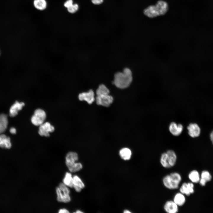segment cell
I'll return each instance as SVG.
<instances>
[{
  "label": "cell",
  "mask_w": 213,
  "mask_h": 213,
  "mask_svg": "<svg viewBox=\"0 0 213 213\" xmlns=\"http://www.w3.org/2000/svg\"><path fill=\"white\" fill-rule=\"evenodd\" d=\"M78 9V6L77 4H72L67 8L68 12L70 13H73L76 12Z\"/></svg>",
  "instance_id": "27"
},
{
  "label": "cell",
  "mask_w": 213,
  "mask_h": 213,
  "mask_svg": "<svg viewBox=\"0 0 213 213\" xmlns=\"http://www.w3.org/2000/svg\"><path fill=\"white\" fill-rule=\"evenodd\" d=\"M96 100V103L98 105L108 107L112 103L113 99L112 96L108 94L97 96Z\"/></svg>",
  "instance_id": "8"
},
{
  "label": "cell",
  "mask_w": 213,
  "mask_h": 213,
  "mask_svg": "<svg viewBox=\"0 0 213 213\" xmlns=\"http://www.w3.org/2000/svg\"><path fill=\"white\" fill-rule=\"evenodd\" d=\"M9 131L10 133L13 134H15L16 132V129L13 127L11 128L10 129Z\"/></svg>",
  "instance_id": "31"
},
{
  "label": "cell",
  "mask_w": 213,
  "mask_h": 213,
  "mask_svg": "<svg viewBox=\"0 0 213 213\" xmlns=\"http://www.w3.org/2000/svg\"><path fill=\"white\" fill-rule=\"evenodd\" d=\"M54 128L48 122H44L39 126L38 133L41 136L49 137V133L54 131Z\"/></svg>",
  "instance_id": "7"
},
{
  "label": "cell",
  "mask_w": 213,
  "mask_h": 213,
  "mask_svg": "<svg viewBox=\"0 0 213 213\" xmlns=\"http://www.w3.org/2000/svg\"><path fill=\"white\" fill-rule=\"evenodd\" d=\"M23 102H19L17 101L12 105L9 110V115L11 117H14L18 114V112L21 110L25 105Z\"/></svg>",
  "instance_id": "14"
},
{
  "label": "cell",
  "mask_w": 213,
  "mask_h": 213,
  "mask_svg": "<svg viewBox=\"0 0 213 213\" xmlns=\"http://www.w3.org/2000/svg\"><path fill=\"white\" fill-rule=\"evenodd\" d=\"M46 117L45 112L41 109H37L34 112L31 118L32 124L36 126H39L44 122Z\"/></svg>",
  "instance_id": "6"
},
{
  "label": "cell",
  "mask_w": 213,
  "mask_h": 213,
  "mask_svg": "<svg viewBox=\"0 0 213 213\" xmlns=\"http://www.w3.org/2000/svg\"><path fill=\"white\" fill-rule=\"evenodd\" d=\"M59 213H69V211L65 209H60L58 212Z\"/></svg>",
  "instance_id": "30"
},
{
  "label": "cell",
  "mask_w": 213,
  "mask_h": 213,
  "mask_svg": "<svg viewBox=\"0 0 213 213\" xmlns=\"http://www.w3.org/2000/svg\"><path fill=\"white\" fill-rule=\"evenodd\" d=\"M83 212L80 210H78L76 211V212H75V213H83Z\"/></svg>",
  "instance_id": "34"
},
{
  "label": "cell",
  "mask_w": 213,
  "mask_h": 213,
  "mask_svg": "<svg viewBox=\"0 0 213 213\" xmlns=\"http://www.w3.org/2000/svg\"><path fill=\"white\" fill-rule=\"evenodd\" d=\"M133 80L131 70L129 68H125L122 72L116 73L114 75L113 83L117 88L124 89L128 87Z\"/></svg>",
  "instance_id": "1"
},
{
  "label": "cell",
  "mask_w": 213,
  "mask_h": 213,
  "mask_svg": "<svg viewBox=\"0 0 213 213\" xmlns=\"http://www.w3.org/2000/svg\"><path fill=\"white\" fill-rule=\"evenodd\" d=\"M12 146L10 138L4 134H0V147L4 149H10Z\"/></svg>",
  "instance_id": "16"
},
{
  "label": "cell",
  "mask_w": 213,
  "mask_h": 213,
  "mask_svg": "<svg viewBox=\"0 0 213 213\" xmlns=\"http://www.w3.org/2000/svg\"><path fill=\"white\" fill-rule=\"evenodd\" d=\"M164 211L168 213H176L178 211V206L172 200L166 201L164 206Z\"/></svg>",
  "instance_id": "11"
},
{
  "label": "cell",
  "mask_w": 213,
  "mask_h": 213,
  "mask_svg": "<svg viewBox=\"0 0 213 213\" xmlns=\"http://www.w3.org/2000/svg\"><path fill=\"white\" fill-rule=\"evenodd\" d=\"M189 135L191 137H198L200 135L201 129L196 123H190L187 128Z\"/></svg>",
  "instance_id": "10"
},
{
  "label": "cell",
  "mask_w": 213,
  "mask_h": 213,
  "mask_svg": "<svg viewBox=\"0 0 213 213\" xmlns=\"http://www.w3.org/2000/svg\"><path fill=\"white\" fill-rule=\"evenodd\" d=\"M94 93L92 90L88 92H83L79 94L78 98L81 101H85L88 104H91L94 101Z\"/></svg>",
  "instance_id": "9"
},
{
  "label": "cell",
  "mask_w": 213,
  "mask_h": 213,
  "mask_svg": "<svg viewBox=\"0 0 213 213\" xmlns=\"http://www.w3.org/2000/svg\"><path fill=\"white\" fill-rule=\"evenodd\" d=\"M124 212L125 213H131V212L129 210H125Z\"/></svg>",
  "instance_id": "33"
},
{
  "label": "cell",
  "mask_w": 213,
  "mask_h": 213,
  "mask_svg": "<svg viewBox=\"0 0 213 213\" xmlns=\"http://www.w3.org/2000/svg\"><path fill=\"white\" fill-rule=\"evenodd\" d=\"M63 181V183L68 187H73V177L70 173L66 172Z\"/></svg>",
  "instance_id": "21"
},
{
  "label": "cell",
  "mask_w": 213,
  "mask_h": 213,
  "mask_svg": "<svg viewBox=\"0 0 213 213\" xmlns=\"http://www.w3.org/2000/svg\"><path fill=\"white\" fill-rule=\"evenodd\" d=\"M33 4L35 7L38 10H43L46 7L45 0H35Z\"/></svg>",
  "instance_id": "24"
},
{
  "label": "cell",
  "mask_w": 213,
  "mask_h": 213,
  "mask_svg": "<svg viewBox=\"0 0 213 213\" xmlns=\"http://www.w3.org/2000/svg\"><path fill=\"white\" fill-rule=\"evenodd\" d=\"M119 154L122 159L124 160H127L130 159L132 152L130 149L127 148H125L120 150Z\"/></svg>",
  "instance_id": "20"
},
{
  "label": "cell",
  "mask_w": 213,
  "mask_h": 213,
  "mask_svg": "<svg viewBox=\"0 0 213 213\" xmlns=\"http://www.w3.org/2000/svg\"><path fill=\"white\" fill-rule=\"evenodd\" d=\"M8 123L7 115L4 114H0V134L5 131L7 128Z\"/></svg>",
  "instance_id": "18"
},
{
  "label": "cell",
  "mask_w": 213,
  "mask_h": 213,
  "mask_svg": "<svg viewBox=\"0 0 213 213\" xmlns=\"http://www.w3.org/2000/svg\"><path fill=\"white\" fill-rule=\"evenodd\" d=\"M185 198L184 195L181 192L176 193L174 196L173 201L178 206H183L185 202Z\"/></svg>",
  "instance_id": "19"
},
{
  "label": "cell",
  "mask_w": 213,
  "mask_h": 213,
  "mask_svg": "<svg viewBox=\"0 0 213 213\" xmlns=\"http://www.w3.org/2000/svg\"><path fill=\"white\" fill-rule=\"evenodd\" d=\"M72 0H67L64 3V5L65 7L67 8L73 4Z\"/></svg>",
  "instance_id": "28"
},
{
  "label": "cell",
  "mask_w": 213,
  "mask_h": 213,
  "mask_svg": "<svg viewBox=\"0 0 213 213\" xmlns=\"http://www.w3.org/2000/svg\"><path fill=\"white\" fill-rule=\"evenodd\" d=\"M73 187L76 191L80 192L85 187L84 184L80 178L77 175L73 177Z\"/></svg>",
  "instance_id": "17"
},
{
  "label": "cell",
  "mask_w": 213,
  "mask_h": 213,
  "mask_svg": "<svg viewBox=\"0 0 213 213\" xmlns=\"http://www.w3.org/2000/svg\"><path fill=\"white\" fill-rule=\"evenodd\" d=\"M167 3L162 0L159 1L155 5H151L145 9L144 14L149 18H154L164 14L167 11Z\"/></svg>",
  "instance_id": "2"
},
{
  "label": "cell",
  "mask_w": 213,
  "mask_h": 213,
  "mask_svg": "<svg viewBox=\"0 0 213 213\" xmlns=\"http://www.w3.org/2000/svg\"><path fill=\"white\" fill-rule=\"evenodd\" d=\"M183 129V126L180 124H177L176 123H171L169 127V130L172 135L178 136L182 132Z\"/></svg>",
  "instance_id": "13"
},
{
  "label": "cell",
  "mask_w": 213,
  "mask_h": 213,
  "mask_svg": "<svg viewBox=\"0 0 213 213\" xmlns=\"http://www.w3.org/2000/svg\"><path fill=\"white\" fill-rule=\"evenodd\" d=\"M177 159V156L175 152L172 150H169L162 154L160 162L163 167L169 168L175 165Z\"/></svg>",
  "instance_id": "4"
},
{
  "label": "cell",
  "mask_w": 213,
  "mask_h": 213,
  "mask_svg": "<svg viewBox=\"0 0 213 213\" xmlns=\"http://www.w3.org/2000/svg\"><path fill=\"white\" fill-rule=\"evenodd\" d=\"M56 192L57 201L61 202L67 203L71 200L69 195L70 190L68 187L62 183H60L57 188Z\"/></svg>",
  "instance_id": "5"
},
{
  "label": "cell",
  "mask_w": 213,
  "mask_h": 213,
  "mask_svg": "<svg viewBox=\"0 0 213 213\" xmlns=\"http://www.w3.org/2000/svg\"><path fill=\"white\" fill-rule=\"evenodd\" d=\"M67 167L70 172H74L81 170L82 169L83 166L81 163L76 162Z\"/></svg>",
  "instance_id": "25"
},
{
  "label": "cell",
  "mask_w": 213,
  "mask_h": 213,
  "mask_svg": "<svg viewBox=\"0 0 213 213\" xmlns=\"http://www.w3.org/2000/svg\"><path fill=\"white\" fill-rule=\"evenodd\" d=\"M211 178L212 176L208 172L205 171L202 172L201 174V179L206 182L207 181H210Z\"/></svg>",
  "instance_id": "26"
},
{
  "label": "cell",
  "mask_w": 213,
  "mask_h": 213,
  "mask_svg": "<svg viewBox=\"0 0 213 213\" xmlns=\"http://www.w3.org/2000/svg\"><path fill=\"white\" fill-rule=\"evenodd\" d=\"M93 4L96 5H99L101 4L103 1V0H91Z\"/></svg>",
  "instance_id": "29"
},
{
  "label": "cell",
  "mask_w": 213,
  "mask_h": 213,
  "mask_svg": "<svg viewBox=\"0 0 213 213\" xmlns=\"http://www.w3.org/2000/svg\"><path fill=\"white\" fill-rule=\"evenodd\" d=\"M188 178L192 182L194 183H198L200 179L198 172L195 170H193L190 172L188 175Z\"/></svg>",
  "instance_id": "23"
},
{
  "label": "cell",
  "mask_w": 213,
  "mask_h": 213,
  "mask_svg": "<svg viewBox=\"0 0 213 213\" xmlns=\"http://www.w3.org/2000/svg\"><path fill=\"white\" fill-rule=\"evenodd\" d=\"M78 160L77 154L74 152H69L65 157V163L67 167L76 162Z\"/></svg>",
  "instance_id": "15"
},
{
  "label": "cell",
  "mask_w": 213,
  "mask_h": 213,
  "mask_svg": "<svg viewBox=\"0 0 213 213\" xmlns=\"http://www.w3.org/2000/svg\"><path fill=\"white\" fill-rule=\"evenodd\" d=\"M181 180L180 174L174 172L164 176L162 179V183L164 186L167 189L173 190L178 188Z\"/></svg>",
  "instance_id": "3"
},
{
  "label": "cell",
  "mask_w": 213,
  "mask_h": 213,
  "mask_svg": "<svg viewBox=\"0 0 213 213\" xmlns=\"http://www.w3.org/2000/svg\"><path fill=\"white\" fill-rule=\"evenodd\" d=\"M210 136L211 140L213 144V130L211 133Z\"/></svg>",
  "instance_id": "32"
},
{
  "label": "cell",
  "mask_w": 213,
  "mask_h": 213,
  "mask_svg": "<svg viewBox=\"0 0 213 213\" xmlns=\"http://www.w3.org/2000/svg\"><path fill=\"white\" fill-rule=\"evenodd\" d=\"M194 185L192 183H184L180 188V192L187 196H189L194 192Z\"/></svg>",
  "instance_id": "12"
},
{
  "label": "cell",
  "mask_w": 213,
  "mask_h": 213,
  "mask_svg": "<svg viewBox=\"0 0 213 213\" xmlns=\"http://www.w3.org/2000/svg\"><path fill=\"white\" fill-rule=\"evenodd\" d=\"M109 91L108 88L104 84L100 85L96 90V94L97 96H101L109 94Z\"/></svg>",
  "instance_id": "22"
}]
</instances>
